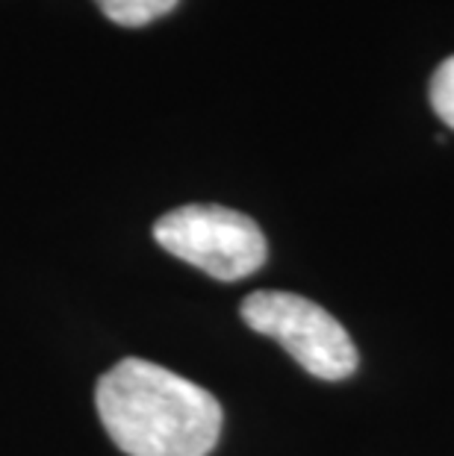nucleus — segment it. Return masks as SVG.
I'll return each instance as SVG.
<instances>
[{"instance_id": "f257e3e1", "label": "nucleus", "mask_w": 454, "mask_h": 456, "mask_svg": "<svg viewBox=\"0 0 454 456\" xmlns=\"http://www.w3.org/2000/svg\"><path fill=\"white\" fill-rule=\"evenodd\" d=\"M95 406L106 436L128 456H207L221 433L216 395L139 356L101 377Z\"/></svg>"}, {"instance_id": "f03ea898", "label": "nucleus", "mask_w": 454, "mask_h": 456, "mask_svg": "<svg viewBox=\"0 0 454 456\" xmlns=\"http://www.w3.org/2000/svg\"><path fill=\"white\" fill-rule=\"evenodd\" d=\"M153 239L171 256L225 283L251 277L268 256L257 221L219 203H189L166 212L153 224Z\"/></svg>"}, {"instance_id": "7ed1b4c3", "label": "nucleus", "mask_w": 454, "mask_h": 456, "mask_svg": "<svg viewBox=\"0 0 454 456\" xmlns=\"http://www.w3.org/2000/svg\"><path fill=\"white\" fill-rule=\"evenodd\" d=\"M245 324L260 336H268L318 380L336 383L357 371V347L349 330L313 300L295 292L263 289L239 306Z\"/></svg>"}, {"instance_id": "20e7f679", "label": "nucleus", "mask_w": 454, "mask_h": 456, "mask_svg": "<svg viewBox=\"0 0 454 456\" xmlns=\"http://www.w3.org/2000/svg\"><path fill=\"white\" fill-rule=\"evenodd\" d=\"M180 0H98L103 15L119 27H144L169 15Z\"/></svg>"}, {"instance_id": "39448f33", "label": "nucleus", "mask_w": 454, "mask_h": 456, "mask_svg": "<svg viewBox=\"0 0 454 456\" xmlns=\"http://www.w3.org/2000/svg\"><path fill=\"white\" fill-rule=\"evenodd\" d=\"M431 106L440 121L454 130V56H449L431 77Z\"/></svg>"}]
</instances>
